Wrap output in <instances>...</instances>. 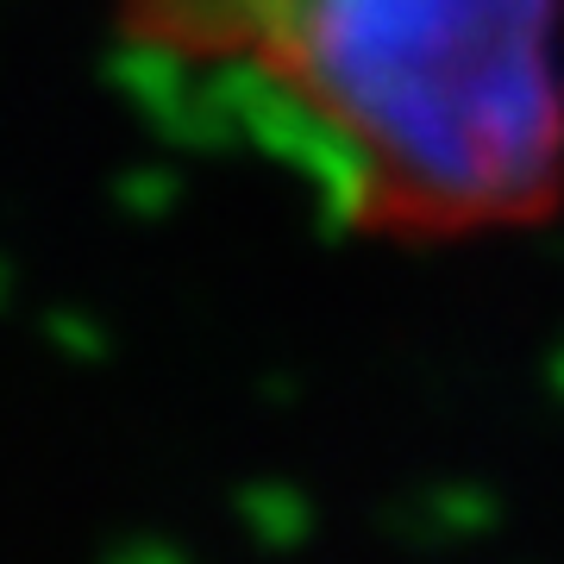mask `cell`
Instances as JSON below:
<instances>
[{
	"instance_id": "1",
	"label": "cell",
	"mask_w": 564,
	"mask_h": 564,
	"mask_svg": "<svg viewBox=\"0 0 564 564\" xmlns=\"http://www.w3.org/2000/svg\"><path fill=\"white\" fill-rule=\"evenodd\" d=\"M370 239L458 245L564 207V0H120Z\"/></svg>"
}]
</instances>
